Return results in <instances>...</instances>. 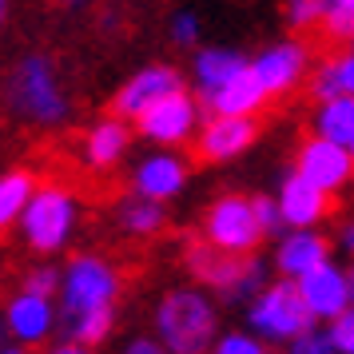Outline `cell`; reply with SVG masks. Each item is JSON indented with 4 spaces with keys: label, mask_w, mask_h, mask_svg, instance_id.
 Segmentation results:
<instances>
[{
    "label": "cell",
    "mask_w": 354,
    "mask_h": 354,
    "mask_svg": "<svg viewBox=\"0 0 354 354\" xmlns=\"http://www.w3.org/2000/svg\"><path fill=\"white\" fill-rule=\"evenodd\" d=\"M156 322H160V335L171 346V354H203L211 335H215V310L195 290L163 295L160 310H156Z\"/></svg>",
    "instance_id": "cell-1"
},
{
    "label": "cell",
    "mask_w": 354,
    "mask_h": 354,
    "mask_svg": "<svg viewBox=\"0 0 354 354\" xmlns=\"http://www.w3.org/2000/svg\"><path fill=\"white\" fill-rule=\"evenodd\" d=\"M8 104H12V112L28 115V120H40V124H52V120H60L68 112V100L44 56H24L12 68V76H8Z\"/></svg>",
    "instance_id": "cell-2"
},
{
    "label": "cell",
    "mask_w": 354,
    "mask_h": 354,
    "mask_svg": "<svg viewBox=\"0 0 354 354\" xmlns=\"http://www.w3.org/2000/svg\"><path fill=\"white\" fill-rule=\"evenodd\" d=\"M251 322H255V330L271 338H303L315 330V315H310L299 283H274L271 290H263L251 310Z\"/></svg>",
    "instance_id": "cell-3"
},
{
    "label": "cell",
    "mask_w": 354,
    "mask_h": 354,
    "mask_svg": "<svg viewBox=\"0 0 354 354\" xmlns=\"http://www.w3.org/2000/svg\"><path fill=\"white\" fill-rule=\"evenodd\" d=\"M259 239H263V227H259V219H255L251 199L223 195V199L211 203V211H207V243L211 247H219L227 255L251 259Z\"/></svg>",
    "instance_id": "cell-4"
},
{
    "label": "cell",
    "mask_w": 354,
    "mask_h": 354,
    "mask_svg": "<svg viewBox=\"0 0 354 354\" xmlns=\"http://www.w3.org/2000/svg\"><path fill=\"white\" fill-rule=\"evenodd\" d=\"M115 287H120V279H115V271L108 263L88 259V255L72 259L68 263V279H64V322L76 326L80 315L96 310V306H112Z\"/></svg>",
    "instance_id": "cell-5"
},
{
    "label": "cell",
    "mask_w": 354,
    "mask_h": 354,
    "mask_svg": "<svg viewBox=\"0 0 354 354\" xmlns=\"http://www.w3.org/2000/svg\"><path fill=\"white\" fill-rule=\"evenodd\" d=\"M68 227H72V199L56 187H44L24 207V235L36 251H56L68 239Z\"/></svg>",
    "instance_id": "cell-6"
},
{
    "label": "cell",
    "mask_w": 354,
    "mask_h": 354,
    "mask_svg": "<svg viewBox=\"0 0 354 354\" xmlns=\"http://www.w3.org/2000/svg\"><path fill=\"white\" fill-rule=\"evenodd\" d=\"M187 267H192L195 279H203V283H211V287H219L231 295V290H239L251 279V271L259 267V259L227 255V251L211 247V243H192L187 247Z\"/></svg>",
    "instance_id": "cell-7"
},
{
    "label": "cell",
    "mask_w": 354,
    "mask_h": 354,
    "mask_svg": "<svg viewBox=\"0 0 354 354\" xmlns=\"http://www.w3.org/2000/svg\"><path fill=\"white\" fill-rule=\"evenodd\" d=\"M183 92V80H179L176 68H144L136 80L115 96V112L120 115H131V120H140V115L147 112V108H156L160 100L167 96H179Z\"/></svg>",
    "instance_id": "cell-8"
},
{
    "label": "cell",
    "mask_w": 354,
    "mask_h": 354,
    "mask_svg": "<svg viewBox=\"0 0 354 354\" xmlns=\"http://www.w3.org/2000/svg\"><path fill=\"white\" fill-rule=\"evenodd\" d=\"M306 306L315 319H342L351 310V287H346V274L335 271L330 263H322L319 271H310L299 279Z\"/></svg>",
    "instance_id": "cell-9"
},
{
    "label": "cell",
    "mask_w": 354,
    "mask_h": 354,
    "mask_svg": "<svg viewBox=\"0 0 354 354\" xmlns=\"http://www.w3.org/2000/svg\"><path fill=\"white\" fill-rule=\"evenodd\" d=\"M299 176L310 179L319 192H330V187H338L342 179L351 176V151L319 136V140H310V144L303 147V156H299Z\"/></svg>",
    "instance_id": "cell-10"
},
{
    "label": "cell",
    "mask_w": 354,
    "mask_h": 354,
    "mask_svg": "<svg viewBox=\"0 0 354 354\" xmlns=\"http://www.w3.org/2000/svg\"><path fill=\"white\" fill-rule=\"evenodd\" d=\"M192 124H195V104L187 92L160 100L156 108H147L140 115V131H144L147 140H160V144H179L192 131Z\"/></svg>",
    "instance_id": "cell-11"
},
{
    "label": "cell",
    "mask_w": 354,
    "mask_h": 354,
    "mask_svg": "<svg viewBox=\"0 0 354 354\" xmlns=\"http://www.w3.org/2000/svg\"><path fill=\"white\" fill-rule=\"evenodd\" d=\"M251 140H255V120H251V115H235V120L219 115L215 124L203 128L195 156H199V160H211V163H215V160H231V156L243 151Z\"/></svg>",
    "instance_id": "cell-12"
},
{
    "label": "cell",
    "mask_w": 354,
    "mask_h": 354,
    "mask_svg": "<svg viewBox=\"0 0 354 354\" xmlns=\"http://www.w3.org/2000/svg\"><path fill=\"white\" fill-rule=\"evenodd\" d=\"M279 211H283V223L310 227L326 215V192H319V187L303 176H290L287 183H283V195H279Z\"/></svg>",
    "instance_id": "cell-13"
},
{
    "label": "cell",
    "mask_w": 354,
    "mask_h": 354,
    "mask_svg": "<svg viewBox=\"0 0 354 354\" xmlns=\"http://www.w3.org/2000/svg\"><path fill=\"white\" fill-rule=\"evenodd\" d=\"M303 64H306V52L299 44H279V48L263 52L251 68H255L263 92L271 96V92H287L290 84L303 76Z\"/></svg>",
    "instance_id": "cell-14"
},
{
    "label": "cell",
    "mask_w": 354,
    "mask_h": 354,
    "mask_svg": "<svg viewBox=\"0 0 354 354\" xmlns=\"http://www.w3.org/2000/svg\"><path fill=\"white\" fill-rule=\"evenodd\" d=\"M183 179H187V167L176 160V156H151V160L140 163V171H136V187H140V199H167V195H176L183 187Z\"/></svg>",
    "instance_id": "cell-15"
},
{
    "label": "cell",
    "mask_w": 354,
    "mask_h": 354,
    "mask_svg": "<svg viewBox=\"0 0 354 354\" xmlns=\"http://www.w3.org/2000/svg\"><path fill=\"white\" fill-rule=\"evenodd\" d=\"M263 96H267V92H263V84H259L255 68H243L239 76L211 100V108H215L219 115H227V120H235V115H251L255 112L259 104H263Z\"/></svg>",
    "instance_id": "cell-16"
},
{
    "label": "cell",
    "mask_w": 354,
    "mask_h": 354,
    "mask_svg": "<svg viewBox=\"0 0 354 354\" xmlns=\"http://www.w3.org/2000/svg\"><path fill=\"white\" fill-rule=\"evenodd\" d=\"M326 239H319V235H306V231H299V235H290L283 247H279V271L283 274H310L319 271L322 263H326Z\"/></svg>",
    "instance_id": "cell-17"
},
{
    "label": "cell",
    "mask_w": 354,
    "mask_h": 354,
    "mask_svg": "<svg viewBox=\"0 0 354 354\" xmlns=\"http://www.w3.org/2000/svg\"><path fill=\"white\" fill-rule=\"evenodd\" d=\"M243 68H247V64H243L235 52L211 48V52H203V56L195 60V84H199V92H203V96L215 100V96H219V92L227 88V84L239 76Z\"/></svg>",
    "instance_id": "cell-18"
},
{
    "label": "cell",
    "mask_w": 354,
    "mask_h": 354,
    "mask_svg": "<svg viewBox=\"0 0 354 354\" xmlns=\"http://www.w3.org/2000/svg\"><path fill=\"white\" fill-rule=\"evenodd\" d=\"M4 322H8V330H12V335L36 342V338L48 335V326H52V306L44 303V299H36V295H20L17 303L8 306Z\"/></svg>",
    "instance_id": "cell-19"
},
{
    "label": "cell",
    "mask_w": 354,
    "mask_h": 354,
    "mask_svg": "<svg viewBox=\"0 0 354 354\" xmlns=\"http://www.w3.org/2000/svg\"><path fill=\"white\" fill-rule=\"evenodd\" d=\"M315 96L319 100H354V56H338L330 64H322L319 80H315Z\"/></svg>",
    "instance_id": "cell-20"
},
{
    "label": "cell",
    "mask_w": 354,
    "mask_h": 354,
    "mask_svg": "<svg viewBox=\"0 0 354 354\" xmlns=\"http://www.w3.org/2000/svg\"><path fill=\"white\" fill-rule=\"evenodd\" d=\"M32 203V176L28 171H8L0 176V227H8L20 211Z\"/></svg>",
    "instance_id": "cell-21"
},
{
    "label": "cell",
    "mask_w": 354,
    "mask_h": 354,
    "mask_svg": "<svg viewBox=\"0 0 354 354\" xmlns=\"http://www.w3.org/2000/svg\"><path fill=\"white\" fill-rule=\"evenodd\" d=\"M124 147H128V128L108 120V124H100L88 136V160L96 163V167H108V163H115L124 156Z\"/></svg>",
    "instance_id": "cell-22"
},
{
    "label": "cell",
    "mask_w": 354,
    "mask_h": 354,
    "mask_svg": "<svg viewBox=\"0 0 354 354\" xmlns=\"http://www.w3.org/2000/svg\"><path fill=\"white\" fill-rule=\"evenodd\" d=\"M319 131L322 140H330L338 147L354 144V100H330L319 115Z\"/></svg>",
    "instance_id": "cell-23"
},
{
    "label": "cell",
    "mask_w": 354,
    "mask_h": 354,
    "mask_svg": "<svg viewBox=\"0 0 354 354\" xmlns=\"http://www.w3.org/2000/svg\"><path fill=\"white\" fill-rule=\"evenodd\" d=\"M124 227L131 235H151L163 227V207L151 199H131V203H124Z\"/></svg>",
    "instance_id": "cell-24"
},
{
    "label": "cell",
    "mask_w": 354,
    "mask_h": 354,
    "mask_svg": "<svg viewBox=\"0 0 354 354\" xmlns=\"http://www.w3.org/2000/svg\"><path fill=\"white\" fill-rule=\"evenodd\" d=\"M108 330H112V306H96V310L80 315L76 326H72L76 346H84V351H88L92 342H100V338H108Z\"/></svg>",
    "instance_id": "cell-25"
},
{
    "label": "cell",
    "mask_w": 354,
    "mask_h": 354,
    "mask_svg": "<svg viewBox=\"0 0 354 354\" xmlns=\"http://www.w3.org/2000/svg\"><path fill=\"white\" fill-rule=\"evenodd\" d=\"M326 32L330 36H351L354 40V0H338V4H326Z\"/></svg>",
    "instance_id": "cell-26"
},
{
    "label": "cell",
    "mask_w": 354,
    "mask_h": 354,
    "mask_svg": "<svg viewBox=\"0 0 354 354\" xmlns=\"http://www.w3.org/2000/svg\"><path fill=\"white\" fill-rule=\"evenodd\" d=\"M56 283H60V279H56L52 267H36V271L24 279V295H36V299H44V303H48L52 290H56Z\"/></svg>",
    "instance_id": "cell-27"
},
{
    "label": "cell",
    "mask_w": 354,
    "mask_h": 354,
    "mask_svg": "<svg viewBox=\"0 0 354 354\" xmlns=\"http://www.w3.org/2000/svg\"><path fill=\"white\" fill-rule=\"evenodd\" d=\"M251 207H255V219H259V227H263L267 235H274V231L283 227V211H279V203H274V199L259 195V199H251Z\"/></svg>",
    "instance_id": "cell-28"
},
{
    "label": "cell",
    "mask_w": 354,
    "mask_h": 354,
    "mask_svg": "<svg viewBox=\"0 0 354 354\" xmlns=\"http://www.w3.org/2000/svg\"><path fill=\"white\" fill-rule=\"evenodd\" d=\"M290 354H338V351H335V342H330V335L310 330V335H303V338L290 342Z\"/></svg>",
    "instance_id": "cell-29"
},
{
    "label": "cell",
    "mask_w": 354,
    "mask_h": 354,
    "mask_svg": "<svg viewBox=\"0 0 354 354\" xmlns=\"http://www.w3.org/2000/svg\"><path fill=\"white\" fill-rule=\"evenodd\" d=\"M330 342H335V351H338V354H354V310H346L342 319H335Z\"/></svg>",
    "instance_id": "cell-30"
},
{
    "label": "cell",
    "mask_w": 354,
    "mask_h": 354,
    "mask_svg": "<svg viewBox=\"0 0 354 354\" xmlns=\"http://www.w3.org/2000/svg\"><path fill=\"white\" fill-rule=\"evenodd\" d=\"M215 354H267L263 346H259L255 338H247V335H231V338H223L219 342V351Z\"/></svg>",
    "instance_id": "cell-31"
},
{
    "label": "cell",
    "mask_w": 354,
    "mask_h": 354,
    "mask_svg": "<svg viewBox=\"0 0 354 354\" xmlns=\"http://www.w3.org/2000/svg\"><path fill=\"white\" fill-rule=\"evenodd\" d=\"M326 17V4H315V0H303V4H290V24H310V20Z\"/></svg>",
    "instance_id": "cell-32"
},
{
    "label": "cell",
    "mask_w": 354,
    "mask_h": 354,
    "mask_svg": "<svg viewBox=\"0 0 354 354\" xmlns=\"http://www.w3.org/2000/svg\"><path fill=\"white\" fill-rule=\"evenodd\" d=\"M195 32H199V24H195V17H192V12H179V17H176V24H171V36H176L179 44H192V40H195Z\"/></svg>",
    "instance_id": "cell-33"
},
{
    "label": "cell",
    "mask_w": 354,
    "mask_h": 354,
    "mask_svg": "<svg viewBox=\"0 0 354 354\" xmlns=\"http://www.w3.org/2000/svg\"><path fill=\"white\" fill-rule=\"evenodd\" d=\"M124 354H167V351H163L160 342H151V338H136Z\"/></svg>",
    "instance_id": "cell-34"
},
{
    "label": "cell",
    "mask_w": 354,
    "mask_h": 354,
    "mask_svg": "<svg viewBox=\"0 0 354 354\" xmlns=\"http://www.w3.org/2000/svg\"><path fill=\"white\" fill-rule=\"evenodd\" d=\"M342 247H346V251H351V255H354V223L346 227V231H342Z\"/></svg>",
    "instance_id": "cell-35"
},
{
    "label": "cell",
    "mask_w": 354,
    "mask_h": 354,
    "mask_svg": "<svg viewBox=\"0 0 354 354\" xmlns=\"http://www.w3.org/2000/svg\"><path fill=\"white\" fill-rule=\"evenodd\" d=\"M52 354H88V351H84V346H76V342H72V346H60V351H52Z\"/></svg>",
    "instance_id": "cell-36"
},
{
    "label": "cell",
    "mask_w": 354,
    "mask_h": 354,
    "mask_svg": "<svg viewBox=\"0 0 354 354\" xmlns=\"http://www.w3.org/2000/svg\"><path fill=\"white\" fill-rule=\"evenodd\" d=\"M346 287H351V303H354V267H351V274H346Z\"/></svg>",
    "instance_id": "cell-37"
},
{
    "label": "cell",
    "mask_w": 354,
    "mask_h": 354,
    "mask_svg": "<svg viewBox=\"0 0 354 354\" xmlns=\"http://www.w3.org/2000/svg\"><path fill=\"white\" fill-rule=\"evenodd\" d=\"M4 338H8V330H4V322H0V346H4Z\"/></svg>",
    "instance_id": "cell-38"
},
{
    "label": "cell",
    "mask_w": 354,
    "mask_h": 354,
    "mask_svg": "<svg viewBox=\"0 0 354 354\" xmlns=\"http://www.w3.org/2000/svg\"><path fill=\"white\" fill-rule=\"evenodd\" d=\"M0 354H24V351H0Z\"/></svg>",
    "instance_id": "cell-39"
},
{
    "label": "cell",
    "mask_w": 354,
    "mask_h": 354,
    "mask_svg": "<svg viewBox=\"0 0 354 354\" xmlns=\"http://www.w3.org/2000/svg\"><path fill=\"white\" fill-rule=\"evenodd\" d=\"M4 12H8V8H4V4H0V20H4Z\"/></svg>",
    "instance_id": "cell-40"
},
{
    "label": "cell",
    "mask_w": 354,
    "mask_h": 354,
    "mask_svg": "<svg viewBox=\"0 0 354 354\" xmlns=\"http://www.w3.org/2000/svg\"><path fill=\"white\" fill-rule=\"evenodd\" d=\"M351 156H354V144H351Z\"/></svg>",
    "instance_id": "cell-41"
}]
</instances>
